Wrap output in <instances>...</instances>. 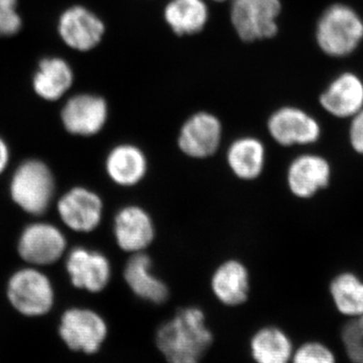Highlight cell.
Returning a JSON list of instances; mask_svg holds the SVG:
<instances>
[{"mask_svg":"<svg viewBox=\"0 0 363 363\" xmlns=\"http://www.w3.org/2000/svg\"><path fill=\"white\" fill-rule=\"evenodd\" d=\"M58 33L71 49L87 52L94 49L105 33L104 23L84 6L69 7L60 16Z\"/></svg>","mask_w":363,"mask_h":363,"instance_id":"14","label":"cell"},{"mask_svg":"<svg viewBox=\"0 0 363 363\" xmlns=\"http://www.w3.org/2000/svg\"><path fill=\"white\" fill-rule=\"evenodd\" d=\"M104 169L109 180L121 188L140 185L149 172V159L138 145L130 143L116 145L107 152Z\"/></svg>","mask_w":363,"mask_h":363,"instance_id":"16","label":"cell"},{"mask_svg":"<svg viewBox=\"0 0 363 363\" xmlns=\"http://www.w3.org/2000/svg\"><path fill=\"white\" fill-rule=\"evenodd\" d=\"M325 111L337 118H352L363 108V82L357 74L344 72L320 95Z\"/></svg>","mask_w":363,"mask_h":363,"instance_id":"19","label":"cell"},{"mask_svg":"<svg viewBox=\"0 0 363 363\" xmlns=\"http://www.w3.org/2000/svg\"><path fill=\"white\" fill-rule=\"evenodd\" d=\"M281 9L279 0H233L231 21L243 40L269 39L278 33Z\"/></svg>","mask_w":363,"mask_h":363,"instance_id":"7","label":"cell"},{"mask_svg":"<svg viewBox=\"0 0 363 363\" xmlns=\"http://www.w3.org/2000/svg\"><path fill=\"white\" fill-rule=\"evenodd\" d=\"M108 118V106L104 98L93 94H77L62 107L61 123L67 133L90 138L104 130Z\"/></svg>","mask_w":363,"mask_h":363,"instance_id":"13","label":"cell"},{"mask_svg":"<svg viewBox=\"0 0 363 363\" xmlns=\"http://www.w3.org/2000/svg\"><path fill=\"white\" fill-rule=\"evenodd\" d=\"M210 288L221 304L228 307L242 305L250 297V271L240 259H225L212 272Z\"/></svg>","mask_w":363,"mask_h":363,"instance_id":"18","label":"cell"},{"mask_svg":"<svg viewBox=\"0 0 363 363\" xmlns=\"http://www.w3.org/2000/svg\"><path fill=\"white\" fill-rule=\"evenodd\" d=\"M157 345L169 363H199L213 341L200 308H182L160 327Z\"/></svg>","mask_w":363,"mask_h":363,"instance_id":"1","label":"cell"},{"mask_svg":"<svg viewBox=\"0 0 363 363\" xmlns=\"http://www.w3.org/2000/svg\"><path fill=\"white\" fill-rule=\"evenodd\" d=\"M23 26L18 0H0V37H11Z\"/></svg>","mask_w":363,"mask_h":363,"instance_id":"26","label":"cell"},{"mask_svg":"<svg viewBox=\"0 0 363 363\" xmlns=\"http://www.w3.org/2000/svg\"><path fill=\"white\" fill-rule=\"evenodd\" d=\"M350 142L354 152L363 155V108L351 118Z\"/></svg>","mask_w":363,"mask_h":363,"instance_id":"27","label":"cell"},{"mask_svg":"<svg viewBox=\"0 0 363 363\" xmlns=\"http://www.w3.org/2000/svg\"><path fill=\"white\" fill-rule=\"evenodd\" d=\"M229 171L238 180L252 182L264 173L267 164V150L264 143L255 136H240L229 145L226 150Z\"/></svg>","mask_w":363,"mask_h":363,"instance_id":"20","label":"cell"},{"mask_svg":"<svg viewBox=\"0 0 363 363\" xmlns=\"http://www.w3.org/2000/svg\"><path fill=\"white\" fill-rule=\"evenodd\" d=\"M114 240L124 252H145L156 238V225L152 215L145 208L128 204L118 209L112 225Z\"/></svg>","mask_w":363,"mask_h":363,"instance_id":"9","label":"cell"},{"mask_svg":"<svg viewBox=\"0 0 363 363\" xmlns=\"http://www.w3.org/2000/svg\"><path fill=\"white\" fill-rule=\"evenodd\" d=\"M74 73L66 60L49 57L40 62L33 78L35 94L45 101H58L70 90Z\"/></svg>","mask_w":363,"mask_h":363,"instance_id":"21","label":"cell"},{"mask_svg":"<svg viewBox=\"0 0 363 363\" xmlns=\"http://www.w3.org/2000/svg\"><path fill=\"white\" fill-rule=\"evenodd\" d=\"M16 252L26 266L42 269L65 259L68 240L62 229L54 223L33 221L21 230Z\"/></svg>","mask_w":363,"mask_h":363,"instance_id":"5","label":"cell"},{"mask_svg":"<svg viewBox=\"0 0 363 363\" xmlns=\"http://www.w3.org/2000/svg\"><path fill=\"white\" fill-rule=\"evenodd\" d=\"M6 296L23 316H44L55 304L52 281L40 267L26 266L14 272L7 281Z\"/></svg>","mask_w":363,"mask_h":363,"instance_id":"4","label":"cell"},{"mask_svg":"<svg viewBox=\"0 0 363 363\" xmlns=\"http://www.w3.org/2000/svg\"><path fill=\"white\" fill-rule=\"evenodd\" d=\"M222 140V124L213 114L198 112L189 117L178 135V147L184 156L206 160L216 154Z\"/></svg>","mask_w":363,"mask_h":363,"instance_id":"12","label":"cell"},{"mask_svg":"<svg viewBox=\"0 0 363 363\" xmlns=\"http://www.w3.org/2000/svg\"><path fill=\"white\" fill-rule=\"evenodd\" d=\"M292 363H337L335 352L320 341H307L294 350Z\"/></svg>","mask_w":363,"mask_h":363,"instance_id":"25","label":"cell"},{"mask_svg":"<svg viewBox=\"0 0 363 363\" xmlns=\"http://www.w3.org/2000/svg\"><path fill=\"white\" fill-rule=\"evenodd\" d=\"M330 295L338 313L350 319L363 316V281L352 272H342L332 279Z\"/></svg>","mask_w":363,"mask_h":363,"instance_id":"24","label":"cell"},{"mask_svg":"<svg viewBox=\"0 0 363 363\" xmlns=\"http://www.w3.org/2000/svg\"><path fill=\"white\" fill-rule=\"evenodd\" d=\"M56 203L60 220L73 233H93L104 219V202L101 196L84 186L69 189Z\"/></svg>","mask_w":363,"mask_h":363,"instance_id":"6","label":"cell"},{"mask_svg":"<svg viewBox=\"0 0 363 363\" xmlns=\"http://www.w3.org/2000/svg\"><path fill=\"white\" fill-rule=\"evenodd\" d=\"M65 269L72 286L88 293L102 292L111 281V260L92 248L75 247L68 250Z\"/></svg>","mask_w":363,"mask_h":363,"instance_id":"8","label":"cell"},{"mask_svg":"<svg viewBox=\"0 0 363 363\" xmlns=\"http://www.w3.org/2000/svg\"><path fill=\"white\" fill-rule=\"evenodd\" d=\"M11 152L9 143L0 135V176L6 173L11 164Z\"/></svg>","mask_w":363,"mask_h":363,"instance_id":"28","label":"cell"},{"mask_svg":"<svg viewBox=\"0 0 363 363\" xmlns=\"http://www.w3.org/2000/svg\"><path fill=\"white\" fill-rule=\"evenodd\" d=\"M164 18L177 35H194L206 25L208 9L203 0H172Z\"/></svg>","mask_w":363,"mask_h":363,"instance_id":"23","label":"cell"},{"mask_svg":"<svg viewBox=\"0 0 363 363\" xmlns=\"http://www.w3.org/2000/svg\"><path fill=\"white\" fill-rule=\"evenodd\" d=\"M359 330H360V329H359ZM360 332H362V331H360ZM362 336H363V335H362ZM360 363H363V353H362V362H360Z\"/></svg>","mask_w":363,"mask_h":363,"instance_id":"30","label":"cell"},{"mask_svg":"<svg viewBox=\"0 0 363 363\" xmlns=\"http://www.w3.org/2000/svg\"><path fill=\"white\" fill-rule=\"evenodd\" d=\"M267 130L281 147L308 145L317 143L321 126L317 119L298 107H281L269 116Z\"/></svg>","mask_w":363,"mask_h":363,"instance_id":"11","label":"cell"},{"mask_svg":"<svg viewBox=\"0 0 363 363\" xmlns=\"http://www.w3.org/2000/svg\"><path fill=\"white\" fill-rule=\"evenodd\" d=\"M250 350L257 363H290L294 354L288 334L274 326L259 329L252 338Z\"/></svg>","mask_w":363,"mask_h":363,"instance_id":"22","label":"cell"},{"mask_svg":"<svg viewBox=\"0 0 363 363\" xmlns=\"http://www.w3.org/2000/svg\"><path fill=\"white\" fill-rule=\"evenodd\" d=\"M354 319H355V321H357L358 327H359L360 331H362V333L363 335V316L354 318Z\"/></svg>","mask_w":363,"mask_h":363,"instance_id":"29","label":"cell"},{"mask_svg":"<svg viewBox=\"0 0 363 363\" xmlns=\"http://www.w3.org/2000/svg\"><path fill=\"white\" fill-rule=\"evenodd\" d=\"M363 40V20L352 7L333 4L327 7L317 23L316 40L327 56H350Z\"/></svg>","mask_w":363,"mask_h":363,"instance_id":"3","label":"cell"},{"mask_svg":"<svg viewBox=\"0 0 363 363\" xmlns=\"http://www.w3.org/2000/svg\"><path fill=\"white\" fill-rule=\"evenodd\" d=\"M123 279L133 295L145 302L161 305L169 298V286L154 272L152 257L147 253L130 255L124 266Z\"/></svg>","mask_w":363,"mask_h":363,"instance_id":"17","label":"cell"},{"mask_svg":"<svg viewBox=\"0 0 363 363\" xmlns=\"http://www.w3.org/2000/svg\"><path fill=\"white\" fill-rule=\"evenodd\" d=\"M56 177L42 160L26 159L11 174L9 192L11 201L21 211L33 217L49 211L56 199Z\"/></svg>","mask_w":363,"mask_h":363,"instance_id":"2","label":"cell"},{"mask_svg":"<svg viewBox=\"0 0 363 363\" xmlns=\"http://www.w3.org/2000/svg\"><path fill=\"white\" fill-rule=\"evenodd\" d=\"M331 166L325 157L315 154L296 157L286 169V185L298 199H310L328 187Z\"/></svg>","mask_w":363,"mask_h":363,"instance_id":"15","label":"cell"},{"mask_svg":"<svg viewBox=\"0 0 363 363\" xmlns=\"http://www.w3.org/2000/svg\"><path fill=\"white\" fill-rule=\"evenodd\" d=\"M215 1H224V0H215Z\"/></svg>","mask_w":363,"mask_h":363,"instance_id":"31","label":"cell"},{"mask_svg":"<svg viewBox=\"0 0 363 363\" xmlns=\"http://www.w3.org/2000/svg\"><path fill=\"white\" fill-rule=\"evenodd\" d=\"M107 324L97 312L87 308H71L60 322L62 339L73 350L94 353L107 335Z\"/></svg>","mask_w":363,"mask_h":363,"instance_id":"10","label":"cell"}]
</instances>
